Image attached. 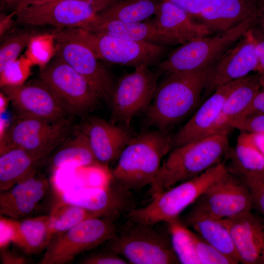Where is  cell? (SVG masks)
Returning <instances> with one entry per match:
<instances>
[{"instance_id": "1", "label": "cell", "mask_w": 264, "mask_h": 264, "mask_svg": "<svg viewBox=\"0 0 264 264\" xmlns=\"http://www.w3.org/2000/svg\"><path fill=\"white\" fill-rule=\"evenodd\" d=\"M227 134L214 133L176 147L149 186L152 198L221 162L229 151Z\"/></svg>"}, {"instance_id": "2", "label": "cell", "mask_w": 264, "mask_h": 264, "mask_svg": "<svg viewBox=\"0 0 264 264\" xmlns=\"http://www.w3.org/2000/svg\"><path fill=\"white\" fill-rule=\"evenodd\" d=\"M214 64L164 75L147 109L149 124L167 130L188 115L200 100Z\"/></svg>"}, {"instance_id": "3", "label": "cell", "mask_w": 264, "mask_h": 264, "mask_svg": "<svg viewBox=\"0 0 264 264\" xmlns=\"http://www.w3.org/2000/svg\"><path fill=\"white\" fill-rule=\"evenodd\" d=\"M173 137L167 130L144 132L133 137L122 151L113 168L111 179L131 190L150 186L162 160L172 147Z\"/></svg>"}, {"instance_id": "4", "label": "cell", "mask_w": 264, "mask_h": 264, "mask_svg": "<svg viewBox=\"0 0 264 264\" xmlns=\"http://www.w3.org/2000/svg\"><path fill=\"white\" fill-rule=\"evenodd\" d=\"M53 34L82 42L100 60L134 68L155 66L167 52V46L97 34L79 27L57 29Z\"/></svg>"}, {"instance_id": "5", "label": "cell", "mask_w": 264, "mask_h": 264, "mask_svg": "<svg viewBox=\"0 0 264 264\" xmlns=\"http://www.w3.org/2000/svg\"><path fill=\"white\" fill-rule=\"evenodd\" d=\"M228 172L226 165L221 162L197 177L156 195L148 204L131 211L128 217L131 220L152 225L178 218L185 209Z\"/></svg>"}, {"instance_id": "6", "label": "cell", "mask_w": 264, "mask_h": 264, "mask_svg": "<svg viewBox=\"0 0 264 264\" xmlns=\"http://www.w3.org/2000/svg\"><path fill=\"white\" fill-rule=\"evenodd\" d=\"M256 20L257 17H252L226 31L183 44L155 66L154 70L160 76L210 66L256 24Z\"/></svg>"}, {"instance_id": "7", "label": "cell", "mask_w": 264, "mask_h": 264, "mask_svg": "<svg viewBox=\"0 0 264 264\" xmlns=\"http://www.w3.org/2000/svg\"><path fill=\"white\" fill-rule=\"evenodd\" d=\"M132 221L109 242V249L132 264H176L170 235L149 225Z\"/></svg>"}, {"instance_id": "8", "label": "cell", "mask_w": 264, "mask_h": 264, "mask_svg": "<svg viewBox=\"0 0 264 264\" xmlns=\"http://www.w3.org/2000/svg\"><path fill=\"white\" fill-rule=\"evenodd\" d=\"M74 128L68 116L59 120L17 116L1 136L0 147L22 149L41 159L49 155Z\"/></svg>"}, {"instance_id": "9", "label": "cell", "mask_w": 264, "mask_h": 264, "mask_svg": "<svg viewBox=\"0 0 264 264\" xmlns=\"http://www.w3.org/2000/svg\"><path fill=\"white\" fill-rule=\"evenodd\" d=\"M119 0H51L15 10L17 24L80 27L103 9Z\"/></svg>"}, {"instance_id": "10", "label": "cell", "mask_w": 264, "mask_h": 264, "mask_svg": "<svg viewBox=\"0 0 264 264\" xmlns=\"http://www.w3.org/2000/svg\"><path fill=\"white\" fill-rule=\"evenodd\" d=\"M114 220L90 218L53 236L40 264L69 263L78 255L109 241L117 233Z\"/></svg>"}, {"instance_id": "11", "label": "cell", "mask_w": 264, "mask_h": 264, "mask_svg": "<svg viewBox=\"0 0 264 264\" xmlns=\"http://www.w3.org/2000/svg\"><path fill=\"white\" fill-rule=\"evenodd\" d=\"M39 79L54 92L69 114H85L101 101L85 78L56 56L41 69Z\"/></svg>"}, {"instance_id": "12", "label": "cell", "mask_w": 264, "mask_h": 264, "mask_svg": "<svg viewBox=\"0 0 264 264\" xmlns=\"http://www.w3.org/2000/svg\"><path fill=\"white\" fill-rule=\"evenodd\" d=\"M252 209L247 185L241 177L228 172L202 194L187 214L224 220Z\"/></svg>"}, {"instance_id": "13", "label": "cell", "mask_w": 264, "mask_h": 264, "mask_svg": "<svg viewBox=\"0 0 264 264\" xmlns=\"http://www.w3.org/2000/svg\"><path fill=\"white\" fill-rule=\"evenodd\" d=\"M143 65L123 77L115 86L111 99L112 123L128 125L139 112L148 108L154 97L159 75Z\"/></svg>"}, {"instance_id": "14", "label": "cell", "mask_w": 264, "mask_h": 264, "mask_svg": "<svg viewBox=\"0 0 264 264\" xmlns=\"http://www.w3.org/2000/svg\"><path fill=\"white\" fill-rule=\"evenodd\" d=\"M53 37L54 56L85 78L101 101L110 104L116 85L110 72L92 51L79 41L55 35Z\"/></svg>"}, {"instance_id": "15", "label": "cell", "mask_w": 264, "mask_h": 264, "mask_svg": "<svg viewBox=\"0 0 264 264\" xmlns=\"http://www.w3.org/2000/svg\"><path fill=\"white\" fill-rule=\"evenodd\" d=\"M1 91L18 116L59 120L69 115L54 92L40 79L4 85Z\"/></svg>"}, {"instance_id": "16", "label": "cell", "mask_w": 264, "mask_h": 264, "mask_svg": "<svg viewBox=\"0 0 264 264\" xmlns=\"http://www.w3.org/2000/svg\"><path fill=\"white\" fill-rule=\"evenodd\" d=\"M132 192L110 178L103 188H78L66 191L61 200L95 212L101 217L115 220L136 208Z\"/></svg>"}, {"instance_id": "17", "label": "cell", "mask_w": 264, "mask_h": 264, "mask_svg": "<svg viewBox=\"0 0 264 264\" xmlns=\"http://www.w3.org/2000/svg\"><path fill=\"white\" fill-rule=\"evenodd\" d=\"M250 28L214 63L203 92L204 97L257 70L258 62Z\"/></svg>"}, {"instance_id": "18", "label": "cell", "mask_w": 264, "mask_h": 264, "mask_svg": "<svg viewBox=\"0 0 264 264\" xmlns=\"http://www.w3.org/2000/svg\"><path fill=\"white\" fill-rule=\"evenodd\" d=\"M221 220L230 233L240 263L264 264V218L250 211Z\"/></svg>"}, {"instance_id": "19", "label": "cell", "mask_w": 264, "mask_h": 264, "mask_svg": "<svg viewBox=\"0 0 264 264\" xmlns=\"http://www.w3.org/2000/svg\"><path fill=\"white\" fill-rule=\"evenodd\" d=\"M80 127L97 161L104 165L117 161L133 137L123 127L98 118L87 120Z\"/></svg>"}, {"instance_id": "20", "label": "cell", "mask_w": 264, "mask_h": 264, "mask_svg": "<svg viewBox=\"0 0 264 264\" xmlns=\"http://www.w3.org/2000/svg\"><path fill=\"white\" fill-rule=\"evenodd\" d=\"M245 77L223 86L210 95L173 136L174 146L177 147L210 135L225 100Z\"/></svg>"}, {"instance_id": "21", "label": "cell", "mask_w": 264, "mask_h": 264, "mask_svg": "<svg viewBox=\"0 0 264 264\" xmlns=\"http://www.w3.org/2000/svg\"><path fill=\"white\" fill-rule=\"evenodd\" d=\"M260 0H206L198 20L211 33L226 31L257 17Z\"/></svg>"}, {"instance_id": "22", "label": "cell", "mask_w": 264, "mask_h": 264, "mask_svg": "<svg viewBox=\"0 0 264 264\" xmlns=\"http://www.w3.org/2000/svg\"><path fill=\"white\" fill-rule=\"evenodd\" d=\"M49 183L36 174L0 191V215L15 220L28 218L45 196Z\"/></svg>"}, {"instance_id": "23", "label": "cell", "mask_w": 264, "mask_h": 264, "mask_svg": "<svg viewBox=\"0 0 264 264\" xmlns=\"http://www.w3.org/2000/svg\"><path fill=\"white\" fill-rule=\"evenodd\" d=\"M79 28L97 34L165 46L177 44L171 37L158 28L150 19L145 22H127L99 20L94 17Z\"/></svg>"}, {"instance_id": "24", "label": "cell", "mask_w": 264, "mask_h": 264, "mask_svg": "<svg viewBox=\"0 0 264 264\" xmlns=\"http://www.w3.org/2000/svg\"><path fill=\"white\" fill-rule=\"evenodd\" d=\"M175 4L159 1L155 13L150 20L160 30L171 37L177 44L210 35L208 29Z\"/></svg>"}, {"instance_id": "25", "label": "cell", "mask_w": 264, "mask_h": 264, "mask_svg": "<svg viewBox=\"0 0 264 264\" xmlns=\"http://www.w3.org/2000/svg\"><path fill=\"white\" fill-rule=\"evenodd\" d=\"M259 75L247 76L225 100L210 134H227L232 129V122L240 117L248 107L260 89Z\"/></svg>"}, {"instance_id": "26", "label": "cell", "mask_w": 264, "mask_h": 264, "mask_svg": "<svg viewBox=\"0 0 264 264\" xmlns=\"http://www.w3.org/2000/svg\"><path fill=\"white\" fill-rule=\"evenodd\" d=\"M42 159L14 146L0 147V190H6L36 174Z\"/></svg>"}, {"instance_id": "27", "label": "cell", "mask_w": 264, "mask_h": 264, "mask_svg": "<svg viewBox=\"0 0 264 264\" xmlns=\"http://www.w3.org/2000/svg\"><path fill=\"white\" fill-rule=\"evenodd\" d=\"M11 219L14 232L13 243L28 255L46 249L53 237L49 216Z\"/></svg>"}, {"instance_id": "28", "label": "cell", "mask_w": 264, "mask_h": 264, "mask_svg": "<svg viewBox=\"0 0 264 264\" xmlns=\"http://www.w3.org/2000/svg\"><path fill=\"white\" fill-rule=\"evenodd\" d=\"M57 148L51 160V165L55 170L68 166L85 168L100 164L80 127L74 128Z\"/></svg>"}, {"instance_id": "29", "label": "cell", "mask_w": 264, "mask_h": 264, "mask_svg": "<svg viewBox=\"0 0 264 264\" xmlns=\"http://www.w3.org/2000/svg\"><path fill=\"white\" fill-rule=\"evenodd\" d=\"M182 222L206 242L240 263L230 233L221 220L187 214Z\"/></svg>"}, {"instance_id": "30", "label": "cell", "mask_w": 264, "mask_h": 264, "mask_svg": "<svg viewBox=\"0 0 264 264\" xmlns=\"http://www.w3.org/2000/svg\"><path fill=\"white\" fill-rule=\"evenodd\" d=\"M230 166L228 172L239 176L264 173V154L258 147L253 133L241 132L232 153L228 152Z\"/></svg>"}, {"instance_id": "31", "label": "cell", "mask_w": 264, "mask_h": 264, "mask_svg": "<svg viewBox=\"0 0 264 264\" xmlns=\"http://www.w3.org/2000/svg\"><path fill=\"white\" fill-rule=\"evenodd\" d=\"M159 2L158 0H119L94 17L102 20L142 22L154 16Z\"/></svg>"}, {"instance_id": "32", "label": "cell", "mask_w": 264, "mask_h": 264, "mask_svg": "<svg viewBox=\"0 0 264 264\" xmlns=\"http://www.w3.org/2000/svg\"><path fill=\"white\" fill-rule=\"evenodd\" d=\"M166 223L172 246L179 264H200L197 251L198 234L179 218Z\"/></svg>"}, {"instance_id": "33", "label": "cell", "mask_w": 264, "mask_h": 264, "mask_svg": "<svg viewBox=\"0 0 264 264\" xmlns=\"http://www.w3.org/2000/svg\"><path fill=\"white\" fill-rule=\"evenodd\" d=\"M49 216L53 236L64 233L86 220L101 217L95 212L63 201L54 207Z\"/></svg>"}, {"instance_id": "34", "label": "cell", "mask_w": 264, "mask_h": 264, "mask_svg": "<svg viewBox=\"0 0 264 264\" xmlns=\"http://www.w3.org/2000/svg\"><path fill=\"white\" fill-rule=\"evenodd\" d=\"M33 37L31 31L21 30L10 34L4 39L0 46V76L15 61Z\"/></svg>"}, {"instance_id": "35", "label": "cell", "mask_w": 264, "mask_h": 264, "mask_svg": "<svg viewBox=\"0 0 264 264\" xmlns=\"http://www.w3.org/2000/svg\"><path fill=\"white\" fill-rule=\"evenodd\" d=\"M240 177L248 187L253 209H255L264 218V173L250 174Z\"/></svg>"}, {"instance_id": "36", "label": "cell", "mask_w": 264, "mask_h": 264, "mask_svg": "<svg viewBox=\"0 0 264 264\" xmlns=\"http://www.w3.org/2000/svg\"><path fill=\"white\" fill-rule=\"evenodd\" d=\"M197 251L200 264H237L234 260L206 242L198 235Z\"/></svg>"}, {"instance_id": "37", "label": "cell", "mask_w": 264, "mask_h": 264, "mask_svg": "<svg viewBox=\"0 0 264 264\" xmlns=\"http://www.w3.org/2000/svg\"><path fill=\"white\" fill-rule=\"evenodd\" d=\"M232 129L255 134L264 135V113H254L239 117L231 125Z\"/></svg>"}, {"instance_id": "38", "label": "cell", "mask_w": 264, "mask_h": 264, "mask_svg": "<svg viewBox=\"0 0 264 264\" xmlns=\"http://www.w3.org/2000/svg\"><path fill=\"white\" fill-rule=\"evenodd\" d=\"M250 29L258 62L257 70L261 85L264 87V33L256 24Z\"/></svg>"}, {"instance_id": "39", "label": "cell", "mask_w": 264, "mask_h": 264, "mask_svg": "<svg viewBox=\"0 0 264 264\" xmlns=\"http://www.w3.org/2000/svg\"><path fill=\"white\" fill-rule=\"evenodd\" d=\"M84 264H127L128 262L122 256L109 249L88 256L81 262Z\"/></svg>"}, {"instance_id": "40", "label": "cell", "mask_w": 264, "mask_h": 264, "mask_svg": "<svg viewBox=\"0 0 264 264\" xmlns=\"http://www.w3.org/2000/svg\"><path fill=\"white\" fill-rule=\"evenodd\" d=\"M172 2L185 11L193 18L198 19L206 0H158Z\"/></svg>"}, {"instance_id": "41", "label": "cell", "mask_w": 264, "mask_h": 264, "mask_svg": "<svg viewBox=\"0 0 264 264\" xmlns=\"http://www.w3.org/2000/svg\"><path fill=\"white\" fill-rule=\"evenodd\" d=\"M0 247L1 249L6 247L10 243H12L14 232L11 219L0 216Z\"/></svg>"}, {"instance_id": "42", "label": "cell", "mask_w": 264, "mask_h": 264, "mask_svg": "<svg viewBox=\"0 0 264 264\" xmlns=\"http://www.w3.org/2000/svg\"><path fill=\"white\" fill-rule=\"evenodd\" d=\"M263 88V89L259 90L248 107L240 117L254 113H264V87Z\"/></svg>"}, {"instance_id": "43", "label": "cell", "mask_w": 264, "mask_h": 264, "mask_svg": "<svg viewBox=\"0 0 264 264\" xmlns=\"http://www.w3.org/2000/svg\"><path fill=\"white\" fill-rule=\"evenodd\" d=\"M0 258L3 264H25L28 261L24 257L15 254L6 247L0 249Z\"/></svg>"}, {"instance_id": "44", "label": "cell", "mask_w": 264, "mask_h": 264, "mask_svg": "<svg viewBox=\"0 0 264 264\" xmlns=\"http://www.w3.org/2000/svg\"><path fill=\"white\" fill-rule=\"evenodd\" d=\"M16 11L14 10L11 14L5 15L3 14H0V35L1 38L12 25L13 21L12 16L15 15Z\"/></svg>"}, {"instance_id": "45", "label": "cell", "mask_w": 264, "mask_h": 264, "mask_svg": "<svg viewBox=\"0 0 264 264\" xmlns=\"http://www.w3.org/2000/svg\"><path fill=\"white\" fill-rule=\"evenodd\" d=\"M256 25L264 33V0H260Z\"/></svg>"}, {"instance_id": "46", "label": "cell", "mask_w": 264, "mask_h": 264, "mask_svg": "<svg viewBox=\"0 0 264 264\" xmlns=\"http://www.w3.org/2000/svg\"><path fill=\"white\" fill-rule=\"evenodd\" d=\"M254 134L258 147L264 154V135Z\"/></svg>"}, {"instance_id": "47", "label": "cell", "mask_w": 264, "mask_h": 264, "mask_svg": "<svg viewBox=\"0 0 264 264\" xmlns=\"http://www.w3.org/2000/svg\"><path fill=\"white\" fill-rule=\"evenodd\" d=\"M18 0H0L3 6L12 7L14 9L16 6Z\"/></svg>"}, {"instance_id": "48", "label": "cell", "mask_w": 264, "mask_h": 264, "mask_svg": "<svg viewBox=\"0 0 264 264\" xmlns=\"http://www.w3.org/2000/svg\"><path fill=\"white\" fill-rule=\"evenodd\" d=\"M30 0H18L15 10H17L26 6Z\"/></svg>"}, {"instance_id": "49", "label": "cell", "mask_w": 264, "mask_h": 264, "mask_svg": "<svg viewBox=\"0 0 264 264\" xmlns=\"http://www.w3.org/2000/svg\"><path fill=\"white\" fill-rule=\"evenodd\" d=\"M49 0H30L28 2L26 6H27V5L30 4L41 3V2L47 1H49Z\"/></svg>"}]
</instances>
